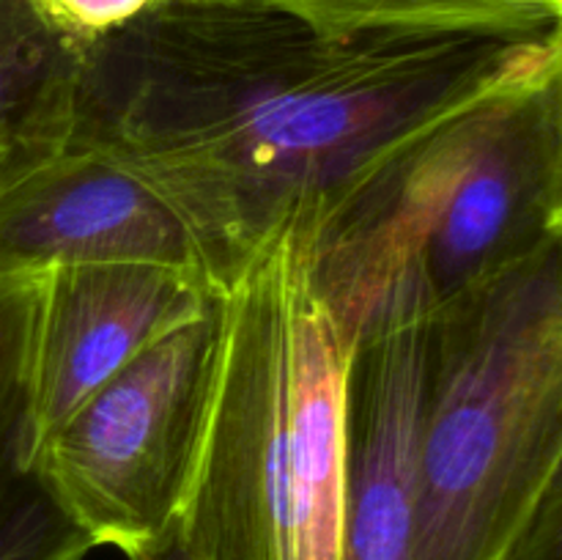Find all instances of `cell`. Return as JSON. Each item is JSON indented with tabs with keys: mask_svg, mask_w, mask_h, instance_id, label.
<instances>
[{
	"mask_svg": "<svg viewBox=\"0 0 562 560\" xmlns=\"http://www.w3.org/2000/svg\"><path fill=\"white\" fill-rule=\"evenodd\" d=\"M88 261L176 264L209 278L195 236L151 187L69 146L0 195V278Z\"/></svg>",
	"mask_w": 562,
	"mask_h": 560,
	"instance_id": "7",
	"label": "cell"
},
{
	"mask_svg": "<svg viewBox=\"0 0 562 560\" xmlns=\"http://www.w3.org/2000/svg\"><path fill=\"white\" fill-rule=\"evenodd\" d=\"M428 324L351 346L340 560H412L423 486Z\"/></svg>",
	"mask_w": 562,
	"mask_h": 560,
	"instance_id": "8",
	"label": "cell"
},
{
	"mask_svg": "<svg viewBox=\"0 0 562 560\" xmlns=\"http://www.w3.org/2000/svg\"><path fill=\"white\" fill-rule=\"evenodd\" d=\"M562 459V228L428 322L412 560H508Z\"/></svg>",
	"mask_w": 562,
	"mask_h": 560,
	"instance_id": "4",
	"label": "cell"
},
{
	"mask_svg": "<svg viewBox=\"0 0 562 560\" xmlns=\"http://www.w3.org/2000/svg\"><path fill=\"white\" fill-rule=\"evenodd\" d=\"M60 22L80 36L110 31L146 11L157 0H44Z\"/></svg>",
	"mask_w": 562,
	"mask_h": 560,
	"instance_id": "14",
	"label": "cell"
},
{
	"mask_svg": "<svg viewBox=\"0 0 562 560\" xmlns=\"http://www.w3.org/2000/svg\"><path fill=\"white\" fill-rule=\"evenodd\" d=\"M220 346V307L143 351L33 453L71 519L126 558L176 533Z\"/></svg>",
	"mask_w": 562,
	"mask_h": 560,
	"instance_id": "5",
	"label": "cell"
},
{
	"mask_svg": "<svg viewBox=\"0 0 562 560\" xmlns=\"http://www.w3.org/2000/svg\"><path fill=\"white\" fill-rule=\"evenodd\" d=\"M38 280L42 275L0 278V456L22 445Z\"/></svg>",
	"mask_w": 562,
	"mask_h": 560,
	"instance_id": "12",
	"label": "cell"
},
{
	"mask_svg": "<svg viewBox=\"0 0 562 560\" xmlns=\"http://www.w3.org/2000/svg\"><path fill=\"white\" fill-rule=\"evenodd\" d=\"M322 25L360 27H488L549 31L560 25L558 0H280Z\"/></svg>",
	"mask_w": 562,
	"mask_h": 560,
	"instance_id": "10",
	"label": "cell"
},
{
	"mask_svg": "<svg viewBox=\"0 0 562 560\" xmlns=\"http://www.w3.org/2000/svg\"><path fill=\"white\" fill-rule=\"evenodd\" d=\"M313 223L217 291L212 393L176 541L190 560H340L351 349L313 280Z\"/></svg>",
	"mask_w": 562,
	"mask_h": 560,
	"instance_id": "2",
	"label": "cell"
},
{
	"mask_svg": "<svg viewBox=\"0 0 562 560\" xmlns=\"http://www.w3.org/2000/svg\"><path fill=\"white\" fill-rule=\"evenodd\" d=\"M217 291L198 269L159 261H88L42 272L33 316L20 453L38 445L104 382L184 324Z\"/></svg>",
	"mask_w": 562,
	"mask_h": 560,
	"instance_id": "6",
	"label": "cell"
},
{
	"mask_svg": "<svg viewBox=\"0 0 562 560\" xmlns=\"http://www.w3.org/2000/svg\"><path fill=\"white\" fill-rule=\"evenodd\" d=\"M552 86L554 99H558V119H560V137H562V25L554 33V47H552ZM562 228V225H560Z\"/></svg>",
	"mask_w": 562,
	"mask_h": 560,
	"instance_id": "15",
	"label": "cell"
},
{
	"mask_svg": "<svg viewBox=\"0 0 562 560\" xmlns=\"http://www.w3.org/2000/svg\"><path fill=\"white\" fill-rule=\"evenodd\" d=\"M97 541L71 519L20 448L0 456V560H86Z\"/></svg>",
	"mask_w": 562,
	"mask_h": 560,
	"instance_id": "11",
	"label": "cell"
},
{
	"mask_svg": "<svg viewBox=\"0 0 562 560\" xmlns=\"http://www.w3.org/2000/svg\"><path fill=\"white\" fill-rule=\"evenodd\" d=\"M560 225L549 58L428 130L349 192L313 231V280L351 349L382 329L428 324Z\"/></svg>",
	"mask_w": 562,
	"mask_h": 560,
	"instance_id": "3",
	"label": "cell"
},
{
	"mask_svg": "<svg viewBox=\"0 0 562 560\" xmlns=\"http://www.w3.org/2000/svg\"><path fill=\"white\" fill-rule=\"evenodd\" d=\"M135 560H190V558H187V552H184V549H181V544L176 541V533H173V536H170L168 541L157 544V547L148 549V552L137 555Z\"/></svg>",
	"mask_w": 562,
	"mask_h": 560,
	"instance_id": "16",
	"label": "cell"
},
{
	"mask_svg": "<svg viewBox=\"0 0 562 560\" xmlns=\"http://www.w3.org/2000/svg\"><path fill=\"white\" fill-rule=\"evenodd\" d=\"M80 42L44 0H0V195L71 146Z\"/></svg>",
	"mask_w": 562,
	"mask_h": 560,
	"instance_id": "9",
	"label": "cell"
},
{
	"mask_svg": "<svg viewBox=\"0 0 562 560\" xmlns=\"http://www.w3.org/2000/svg\"><path fill=\"white\" fill-rule=\"evenodd\" d=\"M558 14H560V25H562V0H558Z\"/></svg>",
	"mask_w": 562,
	"mask_h": 560,
	"instance_id": "17",
	"label": "cell"
},
{
	"mask_svg": "<svg viewBox=\"0 0 562 560\" xmlns=\"http://www.w3.org/2000/svg\"><path fill=\"white\" fill-rule=\"evenodd\" d=\"M508 560H562V459L538 497Z\"/></svg>",
	"mask_w": 562,
	"mask_h": 560,
	"instance_id": "13",
	"label": "cell"
},
{
	"mask_svg": "<svg viewBox=\"0 0 562 560\" xmlns=\"http://www.w3.org/2000/svg\"><path fill=\"white\" fill-rule=\"evenodd\" d=\"M558 27L340 31L280 0H157L82 36L71 146L151 187L220 291L285 225L318 228L401 148L541 71Z\"/></svg>",
	"mask_w": 562,
	"mask_h": 560,
	"instance_id": "1",
	"label": "cell"
}]
</instances>
